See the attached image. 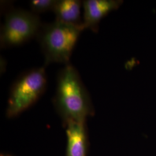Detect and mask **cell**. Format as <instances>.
Listing matches in <instances>:
<instances>
[{
    "instance_id": "1",
    "label": "cell",
    "mask_w": 156,
    "mask_h": 156,
    "mask_svg": "<svg viewBox=\"0 0 156 156\" xmlns=\"http://www.w3.org/2000/svg\"><path fill=\"white\" fill-rule=\"evenodd\" d=\"M53 101L65 122H86L87 117L94 113L89 93L78 70L70 63L58 73Z\"/></svg>"
},
{
    "instance_id": "2",
    "label": "cell",
    "mask_w": 156,
    "mask_h": 156,
    "mask_svg": "<svg viewBox=\"0 0 156 156\" xmlns=\"http://www.w3.org/2000/svg\"><path fill=\"white\" fill-rule=\"evenodd\" d=\"M84 30L83 25H72L57 20L42 24L37 37L44 56L45 66L51 63H70L73 50Z\"/></svg>"
},
{
    "instance_id": "3",
    "label": "cell",
    "mask_w": 156,
    "mask_h": 156,
    "mask_svg": "<svg viewBox=\"0 0 156 156\" xmlns=\"http://www.w3.org/2000/svg\"><path fill=\"white\" fill-rule=\"evenodd\" d=\"M46 84L44 67L33 68L19 76L10 90L8 117H15L33 105L45 92Z\"/></svg>"
},
{
    "instance_id": "4",
    "label": "cell",
    "mask_w": 156,
    "mask_h": 156,
    "mask_svg": "<svg viewBox=\"0 0 156 156\" xmlns=\"http://www.w3.org/2000/svg\"><path fill=\"white\" fill-rule=\"evenodd\" d=\"M42 25L38 15L21 9L7 12L1 28V48L16 47L37 37Z\"/></svg>"
},
{
    "instance_id": "5",
    "label": "cell",
    "mask_w": 156,
    "mask_h": 156,
    "mask_svg": "<svg viewBox=\"0 0 156 156\" xmlns=\"http://www.w3.org/2000/svg\"><path fill=\"white\" fill-rule=\"evenodd\" d=\"M122 0H84L83 1V26L97 33L101 20L110 12L117 9L123 4Z\"/></svg>"
},
{
    "instance_id": "6",
    "label": "cell",
    "mask_w": 156,
    "mask_h": 156,
    "mask_svg": "<svg viewBox=\"0 0 156 156\" xmlns=\"http://www.w3.org/2000/svg\"><path fill=\"white\" fill-rule=\"evenodd\" d=\"M65 123L67 138L66 156H86V122L68 120Z\"/></svg>"
},
{
    "instance_id": "7",
    "label": "cell",
    "mask_w": 156,
    "mask_h": 156,
    "mask_svg": "<svg viewBox=\"0 0 156 156\" xmlns=\"http://www.w3.org/2000/svg\"><path fill=\"white\" fill-rule=\"evenodd\" d=\"M82 5L83 1L79 0H56L52 11L55 20L72 25H83L80 16Z\"/></svg>"
},
{
    "instance_id": "8",
    "label": "cell",
    "mask_w": 156,
    "mask_h": 156,
    "mask_svg": "<svg viewBox=\"0 0 156 156\" xmlns=\"http://www.w3.org/2000/svg\"><path fill=\"white\" fill-rule=\"evenodd\" d=\"M56 0H32L30 1L31 11L34 13H42L53 11Z\"/></svg>"
},
{
    "instance_id": "9",
    "label": "cell",
    "mask_w": 156,
    "mask_h": 156,
    "mask_svg": "<svg viewBox=\"0 0 156 156\" xmlns=\"http://www.w3.org/2000/svg\"><path fill=\"white\" fill-rule=\"evenodd\" d=\"M1 66H0V68H1V73L2 74V73H5L6 69V61L5 59L4 58V57H1Z\"/></svg>"
},
{
    "instance_id": "10",
    "label": "cell",
    "mask_w": 156,
    "mask_h": 156,
    "mask_svg": "<svg viewBox=\"0 0 156 156\" xmlns=\"http://www.w3.org/2000/svg\"><path fill=\"white\" fill-rule=\"evenodd\" d=\"M1 156H10V155H8V154H1Z\"/></svg>"
}]
</instances>
